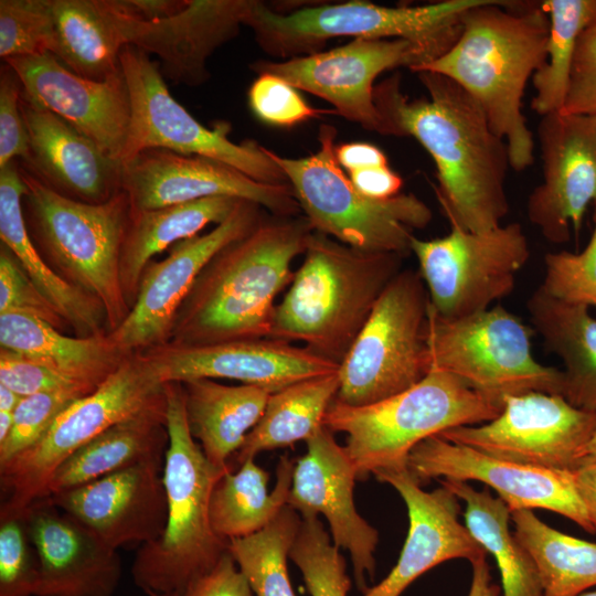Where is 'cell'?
<instances>
[{
	"instance_id": "680465c9",
	"label": "cell",
	"mask_w": 596,
	"mask_h": 596,
	"mask_svg": "<svg viewBox=\"0 0 596 596\" xmlns=\"http://www.w3.org/2000/svg\"><path fill=\"white\" fill-rule=\"evenodd\" d=\"M472 578L468 596H499V585L491 582L487 556L471 562Z\"/></svg>"
},
{
	"instance_id": "836d02e7",
	"label": "cell",
	"mask_w": 596,
	"mask_h": 596,
	"mask_svg": "<svg viewBox=\"0 0 596 596\" xmlns=\"http://www.w3.org/2000/svg\"><path fill=\"white\" fill-rule=\"evenodd\" d=\"M241 199L213 196L163 207L131 211L120 252L119 274L127 305L135 304L140 277L152 257L183 240L220 224Z\"/></svg>"
},
{
	"instance_id": "c3c4849f",
	"label": "cell",
	"mask_w": 596,
	"mask_h": 596,
	"mask_svg": "<svg viewBox=\"0 0 596 596\" xmlns=\"http://www.w3.org/2000/svg\"><path fill=\"white\" fill-rule=\"evenodd\" d=\"M32 315L61 331L70 328L55 307L43 296L22 269L13 254L0 247V313Z\"/></svg>"
},
{
	"instance_id": "74e56055",
	"label": "cell",
	"mask_w": 596,
	"mask_h": 596,
	"mask_svg": "<svg viewBox=\"0 0 596 596\" xmlns=\"http://www.w3.org/2000/svg\"><path fill=\"white\" fill-rule=\"evenodd\" d=\"M338 372L298 381L270 394L264 414L235 454L238 464L262 451L307 441L321 427L336 400Z\"/></svg>"
},
{
	"instance_id": "11a10c76",
	"label": "cell",
	"mask_w": 596,
	"mask_h": 596,
	"mask_svg": "<svg viewBox=\"0 0 596 596\" xmlns=\"http://www.w3.org/2000/svg\"><path fill=\"white\" fill-rule=\"evenodd\" d=\"M570 471L596 531V454L579 457Z\"/></svg>"
},
{
	"instance_id": "44dd1931",
	"label": "cell",
	"mask_w": 596,
	"mask_h": 596,
	"mask_svg": "<svg viewBox=\"0 0 596 596\" xmlns=\"http://www.w3.org/2000/svg\"><path fill=\"white\" fill-rule=\"evenodd\" d=\"M139 353L162 384L228 379L277 392L339 371V364L305 347L270 338L202 345L164 343Z\"/></svg>"
},
{
	"instance_id": "60d3db41",
	"label": "cell",
	"mask_w": 596,
	"mask_h": 596,
	"mask_svg": "<svg viewBox=\"0 0 596 596\" xmlns=\"http://www.w3.org/2000/svg\"><path fill=\"white\" fill-rule=\"evenodd\" d=\"M300 524V514L287 504L262 531L227 542L255 596H296L287 558Z\"/></svg>"
},
{
	"instance_id": "681fc988",
	"label": "cell",
	"mask_w": 596,
	"mask_h": 596,
	"mask_svg": "<svg viewBox=\"0 0 596 596\" xmlns=\"http://www.w3.org/2000/svg\"><path fill=\"white\" fill-rule=\"evenodd\" d=\"M0 384L21 397L55 391L92 393L54 369L4 349L0 351Z\"/></svg>"
},
{
	"instance_id": "91938a15",
	"label": "cell",
	"mask_w": 596,
	"mask_h": 596,
	"mask_svg": "<svg viewBox=\"0 0 596 596\" xmlns=\"http://www.w3.org/2000/svg\"><path fill=\"white\" fill-rule=\"evenodd\" d=\"M21 396L3 384H0V413L14 414Z\"/></svg>"
},
{
	"instance_id": "8992f818",
	"label": "cell",
	"mask_w": 596,
	"mask_h": 596,
	"mask_svg": "<svg viewBox=\"0 0 596 596\" xmlns=\"http://www.w3.org/2000/svg\"><path fill=\"white\" fill-rule=\"evenodd\" d=\"M20 171L26 187L22 210L34 245L57 275L102 304L110 333L130 310L119 274L131 213L126 194L85 203L53 191L21 164Z\"/></svg>"
},
{
	"instance_id": "1f68e13d",
	"label": "cell",
	"mask_w": 596,
	"mask_h": 596,
	"mask_svg": "<svg viewBox=\"0 0 596 596\" xmlns=\"http://www.w3.org/2000/svg\"><path fill=\"white\" fill-rule=\"evenodd\" d=\"M181 384L192 437L199 440L211 464L230 469L228 459L257 425L274 392L251 384L225 385L211 379Z\"/></svg>"
},
{
	"instance_id": "7402d4cb",
	"label": "cell",
	"mask_w": 596,
	"mask_h": 596,
	"mask_svg": "<svg viewBox=\"0 0 596 596\" xmlns=\"http://www.w3.org/2000/svg\"><path fill=\"white\" fill-rule=\"evenodd\" d=\"M306 444V454L295 462L287 504L302 519L326 518L333 544L350 553L356 586L364 593L365 575L375 573L379 532L355 509L356 470L326 426Z\"/></svg>"
},
{
	"instance_id": "8d00e7d4",
	"label": "cell",
	"mask_w": 596,
	"mask_h": 596,
	"mask_svg": "<svg viewBox=\"0 0 596 596\" xmlns=\"http://www.w3.org/2000/svg\"><path fill=\"white\" fill-rule=\"evenodd\" d=\"M57 54L67 68L93 81L120 72L126 46L108 0H51Z\"/></svg>"
},
{
	"instance_id": "3957f363",
	"label": "cell",
	"mask_w": 596,
	"mask_h": 596,
	"mask_svg": "<svg viewBox=\"0 0 596 596\" xmlns=\"http://www.w3.org/2000/svg\"><path fill=\"white\" fill-rule=\"evenodd\" d=\"M313 232L306 217L262 221L221 249L181 305L168 343L202 345L270 338L275 300Z\"/></svg>"
},
{
	"instance_id": "d590c367",
	"label": "cell",
	"mask_w": 596,
	"mask_h": 596,
	"mask_svg": "<svg viewBox=\"0 0 596 596\" xmlns=\"http://www.w3.org/2000/svg\"><path fill=\"white\" fill-rule=\"evenodd\" d=\"M466 503L465 525L492 554L501 576L503 596H543L538 568L530 553L510 530L511 511L488 487L476 490L466 481L438 479Z\"/></svg>"
},
{
	"instance_id": "9f6ffc18",
	"label": "cell",
	"mask_w": 596,
	"mask_h": 596,
	"mask_svg": "<svg viewBox=\"0 0 596 596\" xmlns=\"http://www.w3.org/2000/svg\"><path fill=\"white\" fill-rule=\"evenodd\" d=\"M336 158L340 167L349 173L366 168L384 167L387 158L376 146L366 142H350L336 147Z\"/></svg>"
},
{
	"instance_id": "2e32d148",
	"label": "cell",
	"mask_w": 596,
	"mask_h": 596,
	"mask_svg": "<svg viewBox=\"0 0 596 596\" xmlns=\"http://www.w3.org/2000/svg\"><path fill=\"white\" fill-rule=\"evenodd\" d=\"M595 430L596 412L577 408L561 395L529 392L507 397L490 422L439 436L500 459L570 470Z\"/></svg>"
},
{
	"instance_id": "ffe728a7",
	"label": "cell",
	"mask_w": 596,
	"mask_h": 596,
	"mask_svg": "<svg viewBox=\"0 0 596 596\" xmlns=\"http://www.w3.org/2000/svg\"><path fill=\"white\" fill-rule=\"evenodd\" d=\"M538 136L543 180L529 195L528 219L549 242L567 243L596 205V115L543 116Z\"/></svg>"
},
{
	"instance_id": "603a6c76",
	"label": "cell",
	"mask_w": 596,
	"mask_h": 596,
	"mask_svg": "<svg viewBox=\"0 0 596 596\" xmlns=\"http://www.w3.org/2000/svg\"><path fill=\"white\" fill-rule=\"evenodd\" d=\"M4 62L19 75L25 99L57 115L121 161L131 113L123 70L98 82L75 74L52 54Z\"/></svg>"
},
{
	"instance_id": "bcb514c9",
	"label": "cell",
	"mask_w": 596,
	"mask_h": 596,
	"mask_svg": "<svg viewBox=\"0 0 596 596\" xmlns=\"http://www.w3.org/2000/svg\"><path fill=\"white\" fill-rule=\"evenodd\" d=\"M544 268L542 286L549 294L596 309V205L595 226L586 247L578 253H547Z\"/></svg>"
},
{
	"instance_id": "4316f807",
	"label": "cell",
	"mask_w": 596,
	"mask_h": 596,
	"mask_svg": "<svg viewBox=\"0 0 596 596\" xmlns=\"http://www.w3.org/2000/svg\"><path fill=\"white\" fill-rule=\"evenodd\" d=\"M40 562L35 596H113L123 563L118 551L49 498L24 512Z\"/></svg>"
},
{
	"instance_id": "7bdbcfd3",
	"label": "cell",
	"mask_w": 596,
	"mask_h": 596,
	"mask_svg": "<svg viewBox=\"0 0 596 596\" xmlns=\"http://www.w3.org/2000/svg\"><path fill=\"white\" fill-rule=\"evenodd\" d=\"M43 54H57L51 0H1V58L7 61Z\"/></svg>"
},
{
	"instance_id": "7a4b0ae2",
	"label": "cell",
	"mask_w": 596,
	"mask_h": 596,
	"mask_svg": "<svg viewBox=\"0 0 596 596\" xmlns=\"http://www.w3.org/2000/svg\"><path fill=\"white\" fill-rule=\"evenodd\" d=\"M550 21L539 2L483 0L461 17V32L443 55L414 72L459 84L481 106L520 172L534 161L533 134L522 113L530 77L545 63Z\"/></svg>"
},
{
	"instance_id": "484cf974",
	"label": "cell",
	"mask_w": 596,
	"mask_h": 596,
	"mask_svg": "<svg viewBox=\"0 0 596 596\" xmlns=\"http://www.w3.org/2000/svg\"><path fill=\"white\" fill-rule=\"evenodd\" d=\"M375 478L392 486L407 508L408 531L400 557L390 573L362 596H400L415 579L454 558L470 563L488 553L460 523L459 499L446 487L425 491L407 467L383 469Z\"/></svg>"
},
{
	"instance_id": "4fadbf2b",
	"label": "cell",
	"mask_w": 596,
	"mask_h": 596,
	"mask_svg": "<svg viewBox=\"0 0 596 596\" xmlns=\"http://www.w3.org/2000/svg\"><path fill=\"white\" fill-rule=\"evenodd\" d=\"M120 66L131 109L121 162L142 150L159 148L223 162L262 183L288 184L264 146L254 140L233 142L227 121H217L212 128L200 124L171 96L158 61L153 62L149 54L126 45Z\"/></svg>"
},
{
	"instance_id": "e0dca14e",
	"label": "cell",
	"mask_w": 596,
	"mask_h": 596,
	"mask_svg": "<svg viewBox=\"0 0 596 596\" xmlns=\"http://www.w3.org/2000/svg\"><path fill=\"white\" fill-rule=\"evenodd\" d=\"M262 206L241 200L210 232L175 243L168 255L142 272L134 306L121 324L108 333L126 353L169 342L177 313L206 264L225 246L251 233L263 220Z\"/></svg>"
},
{
	"instance_id": "30bf717a",
	"label": "cell",
	"mask_w": 596,
	"mask_h": 596,
	"mask_svg": "<svg viewBox=\"0 0 596 596\" xmlns=\"http://www.w3.org/2000/svg\"><path fill=\"white\" fill-rule=\"evenodd\" d=\"M532 332L501 306L468 317L447 319L428 306V372H447L499 406L529 392L563 396L564 373L539 363Z\"/></svg>"
},
{
	"instance_id": "cb8c5ba5",
	"label": "cell",
	"mask_w": 596,
	"mask_h": 596,
	"mask_svg": "<svg viewBox=\"0 0 596 596\" xmlns=\"http://www.w3.org/2000/svg\"><path fill=\"white\" fill-rule=\"evenodd\" d=\"M164 459H153L47 497L108 546L151 543L166 526Z\"/></svg>"
},
{
	"instance_id": "d6a6232c",
	"label": "cell",
	"mask_w": 596,
	"mask_h": 596,
	"mask_svg": "<svg viewBox=\"0 0 596 596\" xmlns=\"http://www.w3.org/2000/svg\"><path fill=\"white\" fill-rule=\"evenodd\" d=\"M533 329L564 363L563 397L596 412V319L584 305L561 300L540 285L526 302Z\"/></svg>"
},
{
	"instance_id": "b9f144b4",
	"label": "cell",
	"mask_w": 596,
	"mask_h": 596,
	"mask_svg": "<svg viewBox=\"0 0 596 596\" xmlns=\"http://www.w3.org/2000/svg\"><path fill=\"white\" fill-rule=\"evenodd\" d=\"M300 570L311 596H347L351 579L340 549L336 546L319 518H301L289 552Z\"/></svg>"
},
{
	"instance_id": "ac0fdd59",
	"label": "cell",
	"mask_w": 596,
	"mask_h": 596,
	"mask_svg": "<svg viewBox=\"0 0 596 596\" xmlns=\"http://www.w3.org/2000/svg\"><path fill=\"white\" fill-rule=\"evenodd\" d=\"M407 470L419 483L430 479L476 480L491 487L510 511L545 509L596 533L570 470L546 469L489 456L439 435L416 445Z\"/></svg>"
},
{
	"instance_id": "7c38bea8",
	"label": "cell",
	"mask_w": 596,
	"mask_h": 596,
	"mask_svg": "<svg viewBox=\"0 0 596 596\" xmlns=\"http://www.w3.org/2000/svg\"><path fill=\"white\" fill-rule=\"evenodd\" d=\"M163 396L164 384L139 352L130 353L95 391L74 401L35 446L0 467L7 493L0 515H20L47 498L51 478L64 460L110 426Z\"/></svg>"
},
{
	"instance_id": "f1b7e54d",
	"label": "cell",
	"mask_w": 596,
	"mask_h": 596,
	"mask_svg": "<svg viewBox=\"0 0 596 596\" xmlns=\"http://www.w3.org/2000/svg\"><path fill=\"white\" fill-rule=\"evenodd\" d=\"M25 189L19 160H13L0 169L1 244L13 254L32 283L75 331L76 337L108 334L107 317L102 304L57 275L34 245L22 210Z\"/></svg>"
},
{
	"instance_id": "6f0895ef",
	"label": "cell",
	"mask_w": 596,
	"mask_h": 596,
	"mask_svg": "<svg viewBox=\"0 0 596 596\" xmlns=\"http://www.w3.org/2000/svg\"><path fill=\"white\" fill-rule=\"evenodd\" d=\"M126 13L142 20H162L179 13L188 0H116Z\"/></svg>"
},
{
	"instance_id": "f35d334b",
	"label": "cell",
	"mask_w": 596,
	"mask_h": 596,
	"mask_svg": "<svg viewBox=\"0 0 596 596\" xmlns=\"http://www.w3.org/2000/svg\"><path fill=\"white\" fill-rule=\"evenodd\" d=\"M511 522L535 563L543 596H578L596 586V543L555 530L529 509L512 511Z\"/></svg>"
},
{
	"instance_id": "f5cc1de1",
	"label": "cell",
	"mask_w": 596,
	"mask_h": 596,
	"mask_svg": "<svg viewBox=\"0 0 596 596\" xmlns=\"http://www.w3.org/2000/svg\"><path fill=\"white\" fill-rule=\"evenodd\" d=\"M172 596H255L235 560L227 552L207 573Z\"/></svg>"
},
{
	"instance_id": "d4e9b609",
	"label": "cell",
	"mask_w": 596,
	"mask_h": 596,
	"mask_svg": "<svg viewBox=\"0 0 596 596\" xmlns=\"http://www.w3.org/2000/svg\"><path fill=\"white\" fill-rule=\"evenodd\" d=\"M252 3L188 0L173 17L147 21L124 12L116 0H108L125 45L157 55L162 76L184 85H200L209 78L207 57L236 35Z\"/></svg>"
},
{
	"instance_id": "ba28073f",
	"label": "cell",
	"mask_w": 596,
	"mask_h": 596,
	"mask_svg": "<svg viewBox=\"0 0 596 596\" xmlns=\"http://www.w3.org/2000/svg\"><path fill=\"white\" fill-rule=\"evenodd\" d=\"M333 126H320L319 150L305 158H285L265 147L280 168L312 230L348 246L377 253L411 252L414 230L433 219L428 205L412 193L385 200L363 195L336 158Z\"/></svg>"
},
{
	"instance_id": "277c9868",
	"label": "cell",
	"mask_w": 596,
	"mask_h": 596,
	"mask_svg": "<svg viewBox=\"0 0 596 596\" xmlns=\"http://www.w3.org/2000/svg\"><path fill=\"white\" fill-rule=\"evenodd\" d=\"M284 299L270 339L300 341L340 365L380 296L401 272L403 255L366 252L313 231Z\"/></svg>"
},
{
	"instance_id": "ee69618b",
	"label": "cell",
	"mask_w": 596,
	"mask_h": 596,
	"mask_svg": "<svg viewBox=\"0 0 596 596\" xmlns=\"http://www.w3.org/2000/svg\"><path fill=\"white\" fill-rule=\"evenodd\" d=\"M82 396L77 391H55L21 397L12 428L0 444V467L35 446L56 418Z\"/></svg>"
},
{
	"instance_id": "7dc6e473",
	"label": "cell",
	"mask_w": 596,
	"mask_h": 596,
	"mask_svg": "<svg viewBox=\"0 0 596 596\" xmlns=\"http://www.w3.org/2000/svg\"><path fill=\"white\" fill-rule=\"evenodd\" d=\"M248 102L254 114L265 123L290 127L320 115L334 114L333 109L309 106L298 89L287 81L272 74H259L248 91Z\"/></svg>"
},
{
	"instance_id": "ab89813d",
	"label": "cell",
	"mask_w": 596,
	"mask_h": 596,
	"mask_svg": "<svg viewBox=\"0 0 596 596\" xmlns=\"http://www.w3.org/2000/svg\"><path fill=\"white\" fill-rule=\"evenodd\" d=\"M550 30L544 65L534 73L532 109L543 116L562 111L578 36L596 14V0H544Z\"/></svg>"
},
{
	"instance_id": "4dcf8cb0",
	"label": "cell",
	"mask_w": 596,
	"mask_h": 596,
	"mask_svg": "<svg viewBox=\"0 0 596 596\" xmlns=\"http://www.w3.org/2000/svg\"><path fill=\"white\" fill-rule=\"evenodd\" d=\"M0 345L54 369L89 392L130 354L116 347L108 334L70 337L43 319L14 311L0 313Z\"/></svg>"
},
{
	"instance_id": "52a82bcc",
	"label": "cell",
	"mask_w": 596,
	"mask_h": 596,
	"mask_svg": "<svg viewBox=\"0 0 596 596\" xmlns=\"http://www.w3.org/2000/svg\"><path fill=\"white\" fill-rule=\"evenodd\" d=\"M501 409L454 375L433 370L412 387L373 404L350 406L334 400L323 425L347 435L343 447L358 479H364L379 470L407 467L409 453L424 439L485 424Z\"/></svg>"
},
{
	"instance_id": "e575fe53",
	"label": "cell",
	"mask_w": 596,
	"mask_h": 596,
	"mask_svg": "<svg viewBox=\"0 0 596 596\" xmlns=\"http://www.w3.org/2000/svg\"><path fill=\"white\" fill-rule=\"evenodd\" d=\"M295 461L279 458L276 483L267 491L269 473L248 458L236 472L226 471L215 485L210 499V521L223 540L245 538L266 528L287 505Z\"/></svg>"
},
{
	"instance_id": "5b68a950",
	"label": "cell",
	"mask_w": 596,
	"mask_h": 596,
	"mask_svg": "<svg viewBox=\"0 0 596 596\" xmlns=\"http://www.w3.org/2000/svg\"><path fill=\"white\" fill-rule=\"evenodd\" d=\"M168 448L163 481L168 500L166 526L156 541L138 547L131 576L147 596H172L211 571L227 552V541L212 529L210 499L220 469L192 437L181 383H166Z\"/></svg>"
},
{
	"instance_id": "94428289",
	"label": "cell",
	"mask_w": 596,
	"mask_h": 596,
	"mask_svg": "<svg viewBox=\"0 0 596 596\" xmlns=\"http://www.w3.org/2000/svg\"><path fill=\"white\" fill-rule=\"evenodd\" d=\"M593 454H596V430L593 434L590 440L587 443V445L583 449L579 457L586 456V455H593Z\"/></svg>"
},
{
	"instance_id": "db71d44e",
	"label": "cell",
	"mask_w": 596,
	"mask_h": 596,
	"mask_svg": "<svg viewBox=\"0 0 596 596\" xmlns=\"http://www.w3.org/2000/svg\"><path fill=\"white\" fill-rule=\"evenodd\" d=\"M353 185L363 195L374 200H385L400 194L402 178L389 166L366 168L349 173Z\"/></svg>"
},
{
	"instance_id": "f546056e",
	"label": "cell",
	"mask_w": 596,
	"mask_h": 596,
	"mask_svg": "<svg viewBox=\"0 0 596 596\" xmlns=\"http://www.w3.org/2000/svg\"><path fill=\"white\" fill-rule=\"evenodd\" d=\"M169 435L164 396L110 426L64 460L54 471L47 497L140 462L164 459Z\"/></svg>"
},
{
	"instance_id": "9a60e30c",
	"label": "cell",
	"mask_w": 596,
	"mask_h": 596,
	"mask_svg": "<svg viewBox=\"0 0 596 596\" xmlns=\"http://www.w3.org/2000/svg\"><path fill=\"white\" fill-rule=\"evenodd\" d=\"M432 61L425 49L407 40L354 39L329 51L283 62L258 61L252 70L281 77L297 89L329 102L334 114L389 136L374 100L375 78L398 66L414 72Z\"/></svg>"
},
{
	"instance_id": "f6af8a7d",
	"label": "cell",
	"mask_w": 596,
	"mask_h": 596,
	"mask_svg": "<svg viewBox=\"0 0 596 596\" xmlns=\"http://www.w3.org/2000/svg\"><path fill=\"white\" fill-rule=\"evenodd\" d=\"M40 562L24 513L0 515V596H35Z\"/></svg>"
},
{
	"instance_id": "6da1fadb",
	"label": "cell",
	"mask_w": 596,
	"mask_h": 596,
	"mask_svg": "<svg viewBox=\"0 0 596 596\" xmlns=\"http://www.w3.org/2000/svg\"><path fill=\"white\" fill-rule=\"evenodd\" d=\"M416 74L428 97L409 99L397 75L374 88L387 135L414 137L430 155L437 169L436 196L450 226L470 232L500 226L509 212L507 142L459 84L433 72Z\"/></svg>"
},
{
	"instance_id": "816d5d0a",
	"label": "cell",
	"mask_w": 596,
	"mask_h": 596,
	"mask_svg": "<svg viewBox=\"0 0 596 596\" xmlns=\"http://www.w3.org/2000/svg\"><path fill=\"white\" fill-rule=\"evenodd\" d=\"M562 113L596 115V14L578 36Z\"/></svg>"
},
{
	"instance_id": "5bb4252c",
	"label": "cell",
	"mask_w": 596,
	"mask_h": 596,
	"mask_svg": "<svg viewBox=\"0 0 596 596\" xmlns=\"http://www.w3.org/2000/svg\"><path fill=\"white\" fill-rule=\"evenodd\" d=\"M411 252L418 260L430 307L447 319L487 310L508 296L530 257L528 238L517 222L486 232L450 226L446 236L429 241L413 236Z\"/></svg>"
},
{
	"instance_id": "f907efd6",
	"label": "cell",
	"mask_w": 596,
	"mask_h": 596,
	"mask_svg": "<svg viewBox=\"0 0 596 596\" xmlns=\"http://www.w3.org/2000/svg\"><path fill=\"white\" fill-rule=\"evenodd\" d=\"M23 86L17 72L4 62L0 72V169L13 160L25 161L29 140L21 111Z\"/></svg>"
},
{
	"instance_id": "9c48e42d",
	"label": "cell",
	"mask_w": 596,
	"mask_h": 596,
	"mask_svg": "<svg viewBox=\"0 0 596 596\" xmlns=\"http://www.w3.org/2000/svg\"><path fill=\"white\" fill-rule=\"evenodd\" d=\"M482 1L445 0L415 7L348 1L284 13L253 0L244 24L265 52L280 57L310 55L330 38L353 36L407 40L425 49L434 61L458 40L464 12Z\"/></svg>"
},
{
	"instance_id": "8fae6325",
	"label": "cell",
	"mask_w": 596,
	"mask_h": 596,
	"mask_svg": "<svg viewBox=\"0 0 596 596\" xmlns=\"http://www.w3.org/2000/svg\"><path fill=\"white\" fill-rule=\"evenodd\" d=\"M428 306L419 272L401 270L339 365L337 402L373 404L412 387L428 373Z\"/></svg>"
},
{
	"instance_id": "d6986e66",
	"label": "cell",
	"mask_w": 596,
	"mask_h": 596,
	"mask_svg": "<svg viewBox=\"0 0 596 596\" xmlns=\"http://www.w3.org/2000/svg\"><path fill=\"white\" fill-rule=\"evenodd\" d=\"M121 163V191L131 211L213 196L247 200L278 217H291L300 209L289 184L262 183L210 158L152 148Z\"/></svg>"
},
{
	"instance_id": "83f0119b",
	"label": "cell",
	"mask_w": 596,
	"mask_h": 596,
	"mask_svg": "<svg viewBox=\"0 0 596 596\" xmlns=\"http://www.w3.org/2000/svg\"><path fill=\"white\" fill-rule=\"evenodd\" d=\"M29 157L20 164L53 191L85 203L107 202L121 191L123 163L74 126L23 96Z\"/></svg>"
},
{
	"instance_id": "6125c7cd",
	"label": "cell",
	"mask_w": 596,
	"mask_h": 596,
	"mask_svg": "<svg viewBox=\"0 0 596 596\" xmlns=\"http://www.w3.org/2000/svg\"><path fill=\"white\" fill-rule=\"evenodd\" d=\"M578 596H596V590L595 592H585V593L579 594Z\"/></svg>"
}]
</instances>
